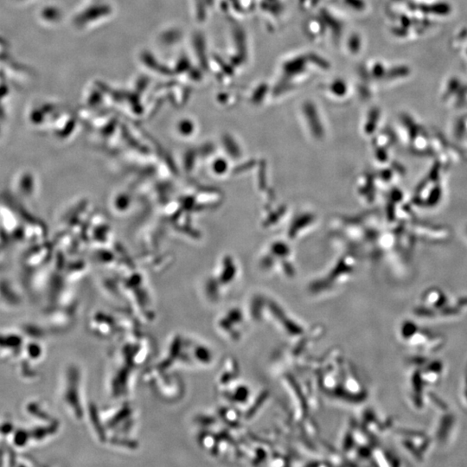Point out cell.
<instances>
[{
  "label": "cell",
  "instance_id": "1",
  "mask_svg": "<svg viewBox=\"0 0 467 467\" xmlns=\"http://www.w3.org/2000/svg\"><path fill=\"white\" fill-rule=\"evenodd\" d=\"M463 236L464 238H465L467 242V224L465 225V227H464L463 228Z\"/></svg>",
  "mask_w": 467,
  "mask_h": 467
}]
</instances>
